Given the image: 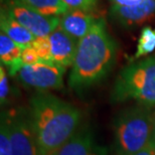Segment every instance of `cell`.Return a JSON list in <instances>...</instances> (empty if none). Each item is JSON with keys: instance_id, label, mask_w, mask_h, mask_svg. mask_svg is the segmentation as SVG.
<instances>
[{"instance_id": "obj_1", "label": "cell", "mask_w": 155, "mask_h": 155, "mask_svg": "<svg viewBox=\"0 0 155 155\" xmlns=\"http://www.w3.org/2000/svg\"><path fill=\"white\" fill-rule=\"evenodd\" d=\"M28 112L40 155H49L66 143L82 121L77 106L48 92L30 98Z\"/></svg>"}, {"instance_id": "obj_2", "label": "cell", "mask_w": 155, "mask_h": 155, "mask_svg": "<svg viewBox=\"0 0 155 155\" xmlns=\"http://www.w3.org/2000/svg\"><path fill=\"white\" fill-rule=\"evenodd\" d=\"M117 58V43L108 32L106 21L99 17L91 30L79 40L69 85L76 91L102 82L112 71Z\"/></svg>"}, {"instance_id": "obj_3", "label": "cell", "mask_w": 155, "mask_h": 155, "mask_svg": "<svg viewBox=\"0 0 155 155\" xmlns=\"http://www.w3.org/2000/svg\"><path fill=\"white\" fill-rule=\"evenodd\" d=\"M111 100L135 101L143 107H155V54L125 67L114 83Z\"/></svg>"}, {"instance_id": "obj_4", "label": "cell", "mask_w": 155, "mask_h": 155, "mask_svg": "<svg viewBox=\"0 0 155 155\" xmlns=\"http://www.w3.org/2000/svg\"><path fill=\"white\" fill-rule=\"evenodd\" d=\"M153 113L137 105L123 110L114 121V143L118 155H132L151 146Z\"/></svg>"}, {"instance_id": "obj_5", "label": "cell", "mask_w": 155, "mask_h": 155, "mask_svg": "<svg viewBox=\"0 0 155 155\" xmlns=\"http://www.w3.org/2000/svg\"><path fill=\"white\" fill-rule=\"evenodd\" d=\"M2 114L8 124L12 155H40L28 110L15 108Z\"/></svg>"}, {"instance_id": "obj_6", "label": "cell", "mask_w": 155, "mask_h": 155, "mask_svg": "<svg viewBox=\"0 0 155 155\" xmlns=\"http://www.w3.org/2000/svg\"><path fill=\"white\" fill-rule=\"evenodd\" d=\"M1 8L7 11L21 25L28 29L35 36H48L60 26L61 17L46 16L20 0H4Z\"/></svg>"}, {"instance_id": "obj_7", "label": "cell", "mask_w": 155, "mask_h": 155, "mask_svg": "<svg viewBox=\"0 0 155 155\" xmlns=\"http://www.w3.org/2000/svg\"><path fill=\"white\" fill-rule=\"evenodd\" d=\"M66 68L54 63H40L31 66H22L17 77L21 84L39 92L63 88Z\"/></svg>"}, {"instance_id": "obj_8", "label": "cell", "mask_w": 155, "mask_h": 155, "mask_svg": "<svg viewBox=\"0 0 155 155\" xmlns=\"http://www.w3.org/2000/svg\"><path fill=\"white\" fill-rule=\"evenodd\" d=\"M110 15L114 20L126 28H132L151 20L155 15V0H144L134 6L112 5Z\"/></svg>"}, {"instance_id": "obj_9", "label": "cell", "mask_w": 155, "mask_h": 155, "mask_svg": "<svg viewBox=\"0 0 155 155\" xmlns=\"http://www.w3.org/2000/svg\"><path fill=\"white\" fill-rule=\"evenodd\" d=\"M49 155H108V152L97 143L90 130L82 128Z\"/></svg>"}, {"instance_id": "obj_10", "label": "cell", "mask_w": 155, "mask_h": 155, "mask_svg": "<svg viewBox=\"0 0 155 155\" xmlns=\"http://www.w3.org/2000/svg\"><path fill=\"white\" fill-rule=\"evenodd\" d=\"M51 61L64 68L72 67L75 61L79 40L68 35L60 26L48 35Z\"/></svg>"}, {"instance_id": "obj_11", "label": "cell", "mask_w": 155, "mask_h": 155, "mask_svg": "<svg viewBox=\"0 0 155 155\" xmlns=\"http://www.w3.org/2000/svg\"><path fill=\"white\" fill-rule=\"evenodd\" d=\"M98 19L99 17H96L93 12L69 10L61 15L60 27L68 35L80 40L91 30Z\"/></svg>"}, {"instance_id": "obj_12", "label": "cell", "mask_w": 155, "mask_h": 155, "mask_svg": "<svg viewBox=\"0 0 155 155\" xmlns=\"http://www.w3.org/2000/svg\"><path fill=\"white\" fill-rule=\"evenodd\" d=\"M23 48L9 38L4 32L0 33V61L1 64L8 70L9 75H17L22 67L21 54Z\"/></svg>"}, {"instance_id": "obj_13", "label": "cell", "mask_w": 155, "mask_h": 155, "mask_svg": "<svg viewBox=\"0 0 155 155\" xmlns=\"http://www.w3.org/2000/svg\"><path fill=\"white\" fill-rule=\"evenodd\" d=\"M0 28L9 38L23 48L31 45L36 38L3 8L0 11Z\"/></svg>"}, {"instance_id": "obj_14", "label": "cell", "mask_w": 155, "mask_h": 155, "mask_svg": "<svg viewBox=\"0 0 155 155\" xmlns=\"http://www.w3.org/2000/svg\"><path fill=\"white\" fill-rule=\"evenodd\" d=\"M20 1L46 16H61L69 11L63 0H20Z\"/></svg>"}, {"instance_id": "obj_15", "label": "cell", "mask_w": 155, "mask_h": 155, "mask_svg": "<svg viewBox=\"0 0 155 155\" xmlns=\"http://www.w3.org/2000/svg\"><path fill=\"white\" fill-rule=\"evenodd\" d=\"M155 51V28L151 26H145L141 30L137 41L136 52L133 55V60H138L140 58L152 54Z\"/></svg>"}, {"instance_id": "obj_16", "label": "cell", "mask_w": 155, "mask_h": 155, "mask_svg": "<svg viewBox=\"0 0 155 155\" xmlns=\"http://www.w3.org/2000/svg\"><path fill=\"white\" fill-rule=\"evenodd\" d=\"M38 52L40 61L43 63H52L51 55V42L48 36H38L30 45Z\"/></svg>"}, {"instance_id": "obj_17", "label": "cell", "mask_w": 155, "mask_h": 155, "mask_svg": "<svg viewBox=\"0 0 155 155\" xmlns=\"http://www.w3.org/2000/svg\"><path fill=\"white\" fill-rule=\"evenodd\" d=\"M0 155H12L8 124L3 114L1 115L0 124Z\"/></svg>"}, {"instance_id": "obj_18", "label": "cell", "mask_w": 155, "mask_h": 155, "mask_svg": "<svg viewBox=\"0 0 155 155\" xmlns=\"http://www.w3.org/2000/svg\"><path fill=\"white\" fill-rule=\"evenodd\" d=\"M69 10L93 12L97 8L99 0H63Z\"/></svg>"}, {"instance_id": "obj_19", "label": "cell", "mask_w": 155, "mask_h": 155, "mask_svg": "<svg viewBox=\"0 0 155 155\" xmlns=\"http://www.w3.org/2000/svg\"><path fill=\"white\" fill-rule=\"evenodd\" d=\"M4 66H0V102L1 105L6 104L8 100V96L10 94V87H9L8 77L4 69Z\"/></svg>"}, {"instance_id": "obj_20", "label": "cell", "mask_w": 155, "mask_h": 155, "mask_svg": "<svg viewBox=\"0 0 155 155\" xmlns=\"http://www.w3.org/2000/svg\"><path fill=\"white\" fill-rule=\"evenodd\" d=\"M21 61H22V66H31V64L40 63V58L35 49L31 45H28L23 48Z\"/></svg>"}, {"instance_id": "obj_21", "label": "cell", "mask_w": 155, "mask_h": 155, "mask_svg": "<svg viewBox=\"0 0 155 155\" xmlns=\"http://www.w3.org/2000/svg\"><path fill=\"white\" fill-rule=\"evenodd\" d=\"M112 2V5L118 6H134L140 4L144 0H110Z\"/></svg>"}, {"instance_id": "obj_22", "label": "cell", "mask_w": 155, "mask_h": 155, "mask_svg": "<svg viewBox=\"0 0 155 155\" xmlns=\"http://www.w3.org/2000/svg\"><path fill=\"white\" fill-rule=\"evenodd\" d=\"M132 155H155V150L151 146H149L148 148H146V149L142 150L138 153L132 154Z\"/></svg>"}, {"instance_id": "obj_23", "label": "cell", "mask_w": 155, "mask_h": 155, "mask_svg": "<svg viewBox=\"0 0 155 155\" xmlns=\"http://www.w3.org/2000/svg\"><path fill=\"white\" fill-rule=\"evenodd\" d=\"M153 118V128H152V139H151V147L155 150V112L152 115Z\"/></svg>"}]
</instances>
